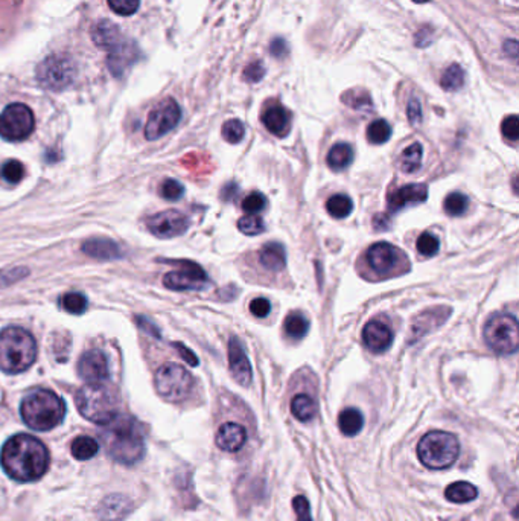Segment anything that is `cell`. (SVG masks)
Returning <instances> with one entry per match:
<instances>
[{
	"label": "cell",
	"mask_w": 519,
	"mask_h": 521,
	"mask_svg": "<svg viewBox=\"0 0 519 521\" xmlns=\"http://www.w3.org/2000/svg\"><path fill=\"white\" fill-rule=\"evenodd\" d=\"M326 209H328L331 217L337 218V220H343V218L349 217L352 211H354V201L346 194H337L328 200Z\"/></svg>",
	"instance_id": "d6a6232c"
},
{
	"label": "cell",
	"mask_w": 519,
	"mask_h": 521,
	"mask_svg": "<svg viewBox=\"0 0 519 521\" xmlns=\"http://www.w3.org/2000/svg\"><path fill=\"white\" fill-rule=\"evenodd\" d=\"M393 339L391 328L381 321L368 322L363 330V342L366 348L373 352V354H382L387 349H390Z\"/></svg>",
	"instance_id": "e0dca14e"
},
{
	"label": "cell",
	"mask_w": 519,
	"mask_h": 521,
	"mask_svg": "<svg viewBox=\"0 0 519 521\" xmlns=\"http://www.w3.org/2000/svg\"><path fill=\"white\" fill-rule=\"evenodd\" d=\"M160 196L166 200L175 201V200H179L184 196V186L177 180L166 179L160 186Z\"/></svg>",
	"instance_id": "7bdbcfd3"
},
{
	"label": "cell",
	"mask_w": 519,
	"mask_h": 521,
	"mask_svg": "<svg viewBox=\"0 0 519 521\" xmlns=\"http://www.w3.org/2000/svg\"><path fill=\"white\" fill-rule=\"evenodd\" d=\"M257 260L266 272L279 273L287 267V251L280 242H266L257 254Z\"/></svg>",
	"instance_id": "603a6c76"
},
{
	"label": "cell",
	"mask_w": 519,
	"mask_h": 521,
	"mask_svg": "<svg viewBox=\"0 0 519 521\" xmlns=\"http://www.w3.org/2000/svg\"><path fill=\"white\" fill-rule=\"evenodd\" d=\"M343 101L355 110H370L372 108V99L366 91H349L343 96Z\"/></svg>",
	"instance_id": "b9f144b4"
},
{
	"label": "cell",
	"mask_w": 519,
	"mask_h": 521,
	"mask_svg": "<svg viewBox=\"0 0 519 521\" xmlns=\"http://www.w3.org/2000/svg\"><path fill=\"white\" fill-rule=\"evenodd\" d=\"M61 307L70 314H82L87 309V298L81 293H67L61 298Z\"/></svg>",
	"instance_id": "74e56055"
},
{
	"label": "cell",
	"mask_w": 519,
	"mask_h": 521,
	"mask_svg": "<svg viewBox=\"0 0 519 521\" xmlns=\"http://www.w3.org/2000/svg\"><path fill=\"white\" fill-rule=\"evenodd\" d=\"M460 443L456 434L435 430L417 443V457L430 469H445L458 459Z\"/></svg>",
	"instance_id": "8992f818"
},
{
	"label": "cell",
	"mask_w": 519,
	"mask_h": 521,
	"mask_svg": "<svg viewBox=\"0 0 519 521\" xmlns=\"http://www.w3.org/2000/svg\"><path fill=\"white\" fill-rule=\"evenodd\" d=\"M229 366L234 381L248 388L253 380V372H251V365L244 346L236 337H232L229 342Z\"/></svg>",
	"instance_id": "2e32d148"
},
{
	"label": "cell",
	"mask_w": 519,
	"mask_h": 521,
	"mask_svg": "<svg viewBox=\"0 0 519 521\" xmlns=\"http://www.w3.org/2000/svg\"><path fill=\"white\" fill-rule=\"evenodd\" d=\"M292 508L296 511L297 521H313L309 501L303 495H297V497H294V500H292Z\"/></svg>",
	"instance_id": "7dc6e473"
},
{
	"label": "cell",
	"mask_w": 519,
	"mask_h": 521,
	"mask_svg": "<svg viewBox=\"0 0 519 521\" xmlns=\"http://www.w3.org/2000/svg\"><path fill=\"white\" fill-rule=\"evenodd\" d=\"M266 206V198L261 194V192H251L244 200H242V209L248 214H257L264 211Z\"/></svg>",
	"instance_id": "ee69618b"
},
{
	"label": "cell",
	"mask_w": 519,
	"mask_h": 521,
	"mask_svg": "<svg viewBox=\"0 0 519 521\" xmlns=\"http://www.w3.org/2000/svg\"><path fill=\"white\" fill-rule=\"evenodd\" d=\"M80 413L98 425L110 424L119 416V395L110 383H87L77 393Z\"/></svg>",
	"instance_id": "277c9868"
},
{
	"label": "cell",
	"mask_w": 519,
	"mask_h": 521,
	"mask_svg": "<svg viewBox=\"0 0 519 521\" xmlns=\"http://www.w3.org/2000/svg\"><path fill=\"white\" fill-rule=\"evenodd\" d=\"M136 321H137L139 328H140V330L144 331V332H146V334H149V335H154L156 339H160V337H162V335H160V331H158V328H157L153 322L148 321L146 317L137 316Z\"/></svg>",
	"instance_id": "db71d44e"
},
{
	"label": "cell",
	"mask_w": 519,
	"mask_h": 521,
	"mask_svg": "<svg viewBox=\"0 0 519 521\" xmlns=\"http://www.w3.org/2000/svg\"><path fill=\"white\" fill-rule=\"evenodd\" d=\"M246 136V127L239 119H230L223 125V138L229 144H239Z\"/></svg>",
	"instance_id": "ab89813d"
},
{
	"label": "cell",
	"mask_w": 519,
	"mask_h": 521,
	"mask_svg": "<svg viewBox=\"0 0 519 521\" xmlns=\"http://www.w3.org/2000/svg\"><path fill=\"white\" fill-rule=\"evenodd\" d=\"M291 413L300 423H309L317 415V402L306 393L296 395L291 401Z\"/></svg>",
	"instance_id": "484cf974"
},
{
	"label": "cell",
	"mask_w": 519,
	"mask_h": 521,
	"mask_svg": "<svg viewBox=\"0 0 519 521\" xmlns=\"http://www.w3.org/2000/svg\"><path fill=\"white\" fill-rule=\"evenodd\" d=\"M416 249L422 256L433 258L434 255H437V251L440 249V241L435 235L430 232H423L416 241Z\"/></svg>",
	"instance_id": "8d00e7d4"
},
{
	"label": "cell",
	"mask_w": 519,
	"mask_h": 521,
	"mask_svg": "<svg viewBox=\"0 0 519 521\" xmlns=\"http://www.w3.org/2000/svg\"><path fill=\"white\" fill-rule=\"evenodd\" d=\"M236 191H238L236 184H234V183H229V184H227V186H224V189H223V192H221V197H223V200H224V201H229V200H232L233 194H236Z\"/></svg>",
	"instance_id": "9f6ffc18"
},
{
	"label": "cell",
	"mask_w": 519,
	"mask_h": 521,
	"mask_svg": "<svg viewBox=\"0 0 519 521\" xmlns=\"http://www.w3.org/2000/svg\"><path fill=\"white\" fill-rule=\"evenodd\" d=\"M130 506L127 499L121 497V495H113L104 501L103 508H100V517L104 521H117L127 515Z\"/></svg>",
	"instance_id": "83f0119b"
},
{
	"label": "cell",
	"mask_w": 519,
	"mask_h": 521,
	"mask_svg": "<svg viewBox=\"0 0 519 521\" xmlns=\"http://www.w3.org/2000/svg\"><path fill=\"white\" fill-rule=\"evenodd\" d=\"M469 206V198L462 194V192H451V194L445 198L443 203V209L449 217H458L463 215L467 211Z\"/></svg>",
	"instance_id": "d590c367"
},
{
	"label": "cell",
	"mask_w": 519,
	"mask_h": 521,
	"mask_svg": "<svg viewBox=\"0 0 519 521\" xmlns=\"http://www.w3.org/2000/svg\"><path fill=\"white\" fill-rule=\"evenodd\" d=\"M488 346L499 355L515 354L519 346L516 317L509 313H497L486 322L483 330Z\"/></svg>",
	"instance_id": "52a82bcc"
},
{
	"label": "cell",
	"mask_w": 519,
	"mask_h": 521,
	"mask_svg": "<svg viewBox=\"0 0 519 521\" xmlns=\"http://www.w3.org/2000/svg\"><path fill=\"white\" fill-rule=\"evenodd\" d=\"M407 116H408V121L413 125H417L422 121V107L417 99L414 98L409 99L408 107H407Z\"/></svg>",
	"instance_id": "f907efd6"
},
{
	"label": "cell",
	"mask_w": 519,
	"mask_h": 521,
	"mask_svg": "<svg viewBox=\"0 0 519 521\" xmlns=\"http://www.w3.org/2000/svg\"><path fill=\"white\" fill-rule=\"evenodd\" d=\"M465 71L458 64H451L448 69L443 72L440 84L442 87L448 91H457L465 86Z\"/></svg>",
	"instance_id": "836d02e7"
},
{
	"label": "cell",
	"mask_w": 519,
	"mask_h": 521,
	"mask_svg": "<svg viewBox=\"0 0 519 521\" xmlns=\"http://www.w3.org/2000/svg\"><path fill=\"white\" fill-rule=\"evenodd\" d=\"M262 122L265 129L278 138H285L291 130V115L280 104L268 107L262 115Z\"/></svg>",
	"instance_id": "44dd1931"
},
{
	"label": "cell",
	"mask_w": 519,
	"mask_h": 521,
	"mask_svg": "<svg viewBox=\"0 0 519 521\" xmlns=\"http://www.w3.org/2000/svg\"><path fill=\"white\" fill-rule=\"evenodd\" d=\"M108 52H110V55H108V67H110V71L116 77H121L137 58V47L123 40L108 50Z\"/></svg>",
	"instance_id": "ffe728a7"
},
{
	"label": "cell",
	"mask_w": 519,
	"mask_h": 521,
	"mask_svg": "<svg viewBox=\"0 0 519 521\" xmlns=\"http://www.w3.org/2000/svg\"><path fill=\"white\" fill-rule=\"evenodd\" d=\"M103 443L107 455L123 465H133L145 456V434L142 425L130 416H117L105 425Z\"/></svg>",
	"instance_id": "7a4b0ae2"
},
{
	"label": "cell",
	"mask_w": 519,
	"mask_h": 521,
	"mask_svg": "<svg viewBox=\"0 0 519 521\" xmlns=\"http://www.w3.org/2000/svg\"><path fill=\"white\" fill-rule=\"evenodd\" d=\"M422 156H423L422 145L417 144V142H414V144L407 147L404 149V153H402V156H400L402 171L408 173V174H413V173L421 170Z\"/></svg>",
	"instance_id": "f546056e"
},
{
	"label": "cell",
	"mask_w": 519,
	"mask_h": 521,
	"mask_svg": "<svg viewBox=\"0 0 519 521\" xmlns=\"http://www.w3.org/2000/svg\"><path fill=\"white\" fill-rule=\"evenodd\" d=\"M501 133L510 142H516L519 139V121L516 115H510L502 121Z\"/></svg>",
	"instance_id": "bcb514c9"
},
{
	"label": "cell",
	"mask_w": 519,
	"mask_h": 521,
	"mask_svg": "<svg viewBox=\"0 0 519 521\" xmlns=\"http://www.w3.org/2000/svg\"><path fill=\"white\" fill-rule=\"evenodd\" d=\"M3 471L17 482H36L49 468L46 445L31 434H15L8 439L0 453Z\"/></svg>",
	"instance_id": "6da1fadb"
},
{
	"label": "cell",
	"mask_w": 519,
	"mask_h": 521,
	"mask_svg": "<svg viewBox=\"0 0 519 521\" xmlns=\"http://www.w3.org/2000/svg\"><path fill=\"white\" fill-rule=\"evenodd\" d=\"M2 177L10 183L17 184L24 177V166L19 161H8L2 166Z\"/></svg>",
	"instance_id": "60d3db41"
},
{
	"label": "cell",
	"mask_w": 519,
	"mask_h": 521,
	"mask_svg": "<svg viewBox=\"0 0 519 521\" xmlns=\"http://www.w3.org/2000/svg\"><path fill=\"white\" fill-rule=\"evenodd\" d=\"M75 64L66 55H50L37 67V80L41 87L61 91L73 82Z\"/></svg>",
	"instance_id": "7c38bea8"
},
{
	"label": "cell",
	"mask_w": 519,
	"mask_h": 521,
	"mask_svg": "<svg viewBox=\"0 0 519 521\" xmlns=\"http://www.w3.org/2000/svg\"><path fill=\"white\" fill-rule=\"evenodd\" d=\"M82 251L90 258L99 260H113L123 256L122 249L108 238H91L82 244Z\"/></svg>",
	"instance_id": "7402d4cb"
},
{
	"label": "cell",
	"mask_w": 519,
	"mask_h": 521,
	"mask_svg": "<svg viewBox=\"0 0 519 521\" xmlns=\"http://www.w3.org/2000/svg\"><path fill=\"white\" fill-rule=\"evenodd\" d=\"M391 138V127L385 119H376L367 127V139L373 145H382Z\"/></svg>",
	"instance_id": "e575fe53"
},
{
	"label": "cell",
	"mask_w": 519,
	"mask_h": 521,
	"mask_svg": "<svg viewBox=\"0 0 519 521\" xmlns=\"http://www.w3.org/2000/svg\"><path fill=\"white\" fill-rule=\"evenodd\" d=\"M20 415L32 430L49 432L63 423L66 406L55 392L40 389L22 401Z\"/></svg>",
	"instance_id": "5b68a950"
},
{
	"label": "cell",
	"mask_w": 519,
	"mask_h": 521,
	"mask_svg": "<svg viewBox=\"0 0 519 521\" xmlns=\"http://www.w3.org/2000/svg\"><path fill=\"white\" fill-rule=\"evenodd\" d=\"M99 451V443L90 436H80L72 442V456L78 460L93 459Z\"/></svg>",
	"instance_id": "4dcf8cb0"
},
{
	"label": "cell",
	"mask_w": 519,
	"mask_h": 521,
	"mask_svg": "<svg viewBox=\"0 0 519 521\" xmlns=\"http://www.w3.org/2000/svg\"><path fill=\"white\" fill-rule=\"evenodd\" d=\"M479 490L469 482L451 483L445 490V497L452 503H469L476 499Z\"/></svg>",
	"instance_id": "f1b7e54d"
},
{
	"label": "cell",
	"mask_w": 519,
	"mask_h": 521,
	"mask_svg": "<svg viewBox=\"0 0 519 521\" xmlns=\"http://www.w3.org/2000/svg\"><path fill=\"white\" fill-rule=\"evenodd\" d=\"M37 342L33 335L19 326L0 331V371L22 374L36 363Z\"/></svg>",
	"instance_id": "3957f363"
},
{
	"label": "cell",
	"mask_w": 519,
	"mask_h": 521,
	"mask_svg": "<svg viewBox=\"0 0 519 521\" xmlns=\"http://www.w3.org/2000/svg\"><path fill=\"white\" fill-rule=\"evenodd\" d=\"M264 75H265V69H264L262 63L255 61V63H251L246 67L244 80L248 81V82H257V81L262 80Z\"/></svg>",
	"instance_id": "681fc988"
},
{
	"label": "cell",
	"mask_w": 519,
	"mask_h": 521,
	"mask_svg": "<svg viewBox=\"0 0 519 521\" xmlns=\"http://www.w3.org/2000/svg\"><path fill=\"white\" fill-rule=\"evenodd\" d=\"M413 2H416V3H426V2H430V0H413Z\"/></svg>",
	"instance_id": "680465c9"
},
{
	"label": "cell",
	"mask_w": 519,
	"mask_h": 521,
	"mask_svg": "<svg viewBox=\"0 0 519 521\" xmlns=\"http://www.w3.org/2000/svg\"><path fill=\"white\" fill-rule=\"evenodd\" d=\"M270 54L276 58H279V60H282V58L287 57L288 54V46L287 43H285L283 38H274L271 41L270 45Z\"/></svg>",
	"instance_id": "f5cc1de1"
},
{
	"label": "cell",
	"mask_w": 519,
	"mask_h": 521,
	"mask_svg": "<svg viewBox=\"0 0 519 521\" xmlns=\"http://www.w3.org/2000/svg\"><path fill=\"white\" fill-rule=\"evenodd\" d=\"M174 348L175 349H177L179 351V354H180V357L184 360V361H186V363L188 365H190V366H198V363H200V361H198V358H197V355L194 354V352H192L189 348H186V346H184V344L183 343H174Z\"/></svg>",
	"instance_id": "816d5d0a"
},
{
	"label": "cell",
	"mask_w": 519,
	"mask_h": 521,
	"mask_svg": "<svg viewBox=\"0 0 519 521\" xmlns=\"http://www.w3.org/2000/svg\"><path fill=\"white\" fill-rule=\"evenodd\" d=\"M326 161L332 171H345L354 162V149L346 142H340L331 148Z\"/></svg>",
	"instance_id": "d4e9b609"
},
{
	"label": "cell",
	"mask_w": 519,
	"mask_h": 521,
	"mask_svg": "<svg viewBox=\"0 0 519 521\" xmlns=\"http://www.w3.org/2000/svg\"><path fill=\"white\" fill-rule=\"evenodd\" d=\"M238 229L244 235H248V237H255V235H259L265 230V224L259 215L248 214L238 221Z\"/></svg>",
	"instance_id": "f35d334b"
},
{
	"label": "cell",
	"mask_w": 519,
	"mask_h": 521,
	"mask_svg": "<svg viewBox=\"0 0 519 521\" xmlns=\"http://www.w3.org/2000/svg\"><path fill=\"white\" fill-rule=\"evenodd\" d=\"M504 52L512 58H516L518 55V43L516 40H507L504 43Z\"/></svg>",
	"instance_id": "6f0895ef"
},
{
	"label": "cell",
	"mask_w": 519,
	"mask_h": 521,
	"mask_svg": "<svg viewBox=\"0 0 519 521\" xmlns=\"http://www.w3.org/2000/svg\"><path fill=\"white\" fill-rule=\"evenodd\" d=\"M364 425L363 413L358 409H346L343 410L338 416V427L343 434L346 436H356Z\"/></svg>",
	"instance_id": "4316f807"
},
{
	"label": "cell",
	"mask_w": 519,
	"mask_h": 521,
	"mask_svg": "<svg viewBox=\"0 0 519 521\" xmlns=\"http://www.w3.org/2000/svg\"><path fill=\"white\" fill-rule=\"evenodd\" d=\"M108 6L119 15H133L139 10L140 0H107Z\"/></svg>",
	"instance_id": "f6af8a7d"
},
{
	"label": "cell",
	"mask_w": 519,
	"mask_h": 521,
	"mask_svg": "<svg viewBox=\"0 0 519 521\" xmlns=\"http://www.w3.org/2000/svg\"><path fill=\"white\" fill-rule=\"evenodd\" d=\"M36 117L28 105L10 104L0 113V136L8 142H22L31 136Z\"/></svg>",
	"instance_id": "9c48e42d"
},
{
	"label": "cell",
	"mask_w": 519,
	"mask_h": 521,
	"mask_svg": "<svg viewBox=\"0 0 519 521\" xmlns=\"http://www.w3.org/2000/svg\"><path fill=\"white\" fill-rule=\"evenodd\" d=\"M78 375L87 383H104L110 376L107 355L103 351L91 349L78 361Z\"/></svg>",
	"instance_id": "9a60e30c"
},
{
	"label": "cell",
	"mask_w": 519,
	"mask_h": 521,
	"mask_svg": "<svg viewBox=\"0 0 519 521\" xmlns=\"http://www.w3.org/2000/svg\"><path fill=\"white\" fill-rule=\"evenodd\" d=\"M390 218H389V215H385V214H379V215H376L375 218H373V226H375V229L376 230H385V229H389L390 228Z\"/></svg>",
	"instance_id": "11a10c76"
},
{
	"label": "cell",
	"mask_w": 519,
	"mask_h": 521,
	"mask_svg": "<svg viewBox=\"0 0 519 521\" xmlns=\"http://www.w3.org/2000/svg\"><path fill=\"white\" fill-rule=\"evenodd\" d=\"M271 311V304L270 300L265 298H256L250 302V313L253 314L257 318H264Z\"/></svg>",
	"instance_id": "c3c4849f"
},
{
	"label": "cell",
	"mask_w": 519,
	"mask_h": 521,
	"mask_svg": "<svg viewBox=\"0 0 519 521\" xmlns=\"http://www.w3.org/2000/svg\"><path fill=\"white\" fill-rule=\"evenodd\" d=\"M91 37H93V41L99 47L107 49V50H110L112 47H114L117 43H119V41H122L119 28L108 20L98 22L95 24L93 31H91Z\"/></svg>",
	"instance_id": "cb8c5ba5"
},
{
	"label": "cell",
	"mask_w": 519,
	"mask_h": 521,
	"mask_svg": "<svg viewBox=\"0 0 519 521\" xmlns=\"http://www.w3.org/2000/svg\"><path fill=\"white\" fill-rule=\"evenodd\" d=\"M156 389L160 397L170 402H180L189 397L194 388V378L177 363H165L154 376Z\"/></svg>",
	"instance_id": "ba28073f"
},
{
	"label": "cell",
	"mask_w": 519,
	"mask_h": 521,
	"mask_svg": "<svg viewBox=\"0 0 519 521\" xmlns=\"http://www.w3.org/2000/svg\"><path fill=\"white\" fill-rule=\"evenodd\" d=\"M181 119V108L172 98L163 99L151 110L145 125V138L156 140L177 127Z\"/></svg>",
	"instance_id": "4fadbf2b"
},
{
	"label": "cell",
	"mask_w": 519,
	"mask_h": 521,
	"mask_svg": "<svg viewBox=\"0 0 519 521\" xmlns=\"http://www.w3.org/2000/svg\"><path fill=\"white\" fill-rule=\"evenodd\" d=\"M366 260L370 270L379 277L400 274L408 268L405 255L390 242H376L366 251Z\"/></svg>",
	"instance_id": "8fae6325"
},
{
	"label": "cell",
	"mask_w": 519,
	"mask_h": 521,
	"mask_svg": "<svg viewBox=\"0 0 519 521\" xmlns=\"http://www.w3.org/2000/svg\"><path fill=\"white\" fill-rule=\"evenodd\" d=\"M165 263L177 267V270L165 274L163 284L166 288L174 291H201L207 287L209 277L197 263L188 259H174Z\"/></svg>",
	"instance_id": "30bf717a"
},
{
	"label": "cell",
	"mask_w": 519,
	"mask_h": 521,
	"mask_svg": "<svg viewBox=\"0 0 519 521\" xmlns=\"http://www.w3.org/2000/svg\"><path fill=\"white\" fill-rule=\"evenodd\" d=\"M283 328H285V334H287L289 339L300 340L308 334L309 322L303 314L291 313L287 318H285V326Z\"/></svg>",
	"instance_id": "1f68e13d"
},
{
	"label": "cell",
	"mask_w": 519,
	"mask_h": 521,
	"mask_svg": "<svg viewBox=\"0 0 519 521\" xmlns=\"http://www.w3.org/2000/svg\"><path fill=\"white\" fill-rule=\"evenodd\" d=\"M189 218L175 209L158 212L146 220L148 230L157 238H175L189 229Z\"/></svg>",
	"instance_id": "5bb4252c"
},
{
	"label": "cell",
	"mask_w": 519,
	"mask_h": 521,
	"mask_svg": "<svg viewBox=\"0 0 519 521\" xmlns=\"http://www.w3.org/2000/svg\"><path fill=\"white\" fill-rule=\"evenodd\" d=\"M426 198H428V189H426L425 184H405V186L393 191L389 196V209L390 212H399L408 206L423 203Z\"/></svg>",
	"instance_id": "ac0fdd59"
},
{
	"label": "cell",
	"mask_w": 519,
	"mask_h": 521,
	"mask_svg": "<svg viewBox=\"0 0 519 521\" xmlns=\"http://www.w3.org/2000/svg\"><path fill=\"white\" fill-rule=\"evenodd\" d=\"M215 442L218 448L229 453H236L247 442V432L246 428L236 423H225L218 428Z\"/></svg>",
	"instance_id": "d6986e66"
}]
</instances>
